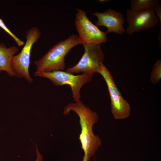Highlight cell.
Returning a JSON list of instances; mask_svg holds the SVG:
<instances>
[{
    "mask_svg": "<svg viewBox=\"0 0 161 161\" xmlns=\"http://www.w3.org/2000/svg\"><path fill=\"white\" fill-rule=\"evenodd\" d=\"M71 111L75 112L79 118L81 130L79 139L84 152L83 157L89 161L102 144L100 138L95 135L93 130L94 125L99 120L98 114L84 104L80 100L78 102L71 103L66 105L64 108L63 113L67 115Z\"/></svg>",
    "mask_w": 161,
    "mask_h": 161,
    "instance_id": "6da1fadb",
    "label": "cell"
},
{
    "mask_svg": "<svg viewBox=\"0 0 161 161\" xmlns=\"http://www.w3.org/2000/svg\"><path fill=\"white\" fill-rule=\"evenodd\" d=\"M79 44L78 35L77 34L72 35L68 38L59 42L39 59L34 62L36 66V71H64L66 55L72 48Z\"/></svg>",
    "mask_w": 161,
    "mask_h": 161,
    "instance_id": "7a4b0ae2",
    "label": "cell"
},
{
    "mask_svg": "<svg viewBox=\"0 0 161 161\" xmlns=\"http://www.w3.org/2000/svg\"><path fill=\"white\" fill-rule=\"evenodd\" d=\"M41 35V32L37 27H32L27 30L25 36L26 41L20 53L13 57L11 61V67L15 76L24 78L30 83L33 81L29 71L31 50L33 44Z\"/></svg>",
    "mask_w": 161,
    "mask_h": 161,
    "instance_id": "3957f363",
    "label": "cell"
},
{
    "mask_svg": "<svg viewBox=\"0 0 161 161\" xmlns=\"http://www.w3.org/2000/svg\"><path fill=\"white\" fill-rule=\"evenodd\" d=\"M34 74L35 76L48 79L55 86L69 85L72 91V97L76 102L80 100V91L81 88L84 84L90 82L93 76V74L88 73L74 75L60 70L49 72L35 71Z\"/></svg>",
    "mask_w": 161,
    "mask_h": 161,
    "instance_id": "277c9868",
    "label": "cell"
},
{
    "mask_svg": "<svg viewBox=\"0 0 161 161\" xmlns=\"http://www.w3.org/2000/svg\"><path fill=\"white\" fill-rule=\"evenodd\" d=\"M104 79L108 87L111 100V111L116 120H123L130 116L131 108L116 86L110 72L103 62H100L97 71Z\"/></svg>",
    "mask_w": 161,
    "mask_h": 161,
    "instance_id": "5b68a950",
    "label": "cell"
},
{
    "mask_svg": "<svg viewBox=\"0 0 161 161\" xmlns=\"http://www.w3.org/2000/svg\"><path fill=\"white\" fill-rule=\"evenodd\" d=\"M75 21L76 28L78 33L80 44H95L100 45L107 41V34L100 30L89 19L84 11L77 9Z\"/></svg>",
    "mask_w": 161,
    "mask_h": 161,
    "instance_id": "8992f818",
    "label": "cell"
},
{
    "mask_svg": "<svg viewBox=\"0 0 161 161\" xmlns=\"http://www.w3.org/2000/svg\"><path fill=\"white\" fill-rule=\"evenodd\" d=\"M84 52L78 62L74 66L68 68L66 72L71 74H93L97 73L100 62L103 61L105 55L100 45L95 44H83Z\"/></svg>",
    "mask_w": 161,
    "mask_h": 161,
    "instance_id": "52a82bcc",
    "label": "cell"
},
{
    "mask_svg": "<svg viewBox=\"0 0 161 161\" xmlns=\"http://www.w3.org/2000/svg\"><path fill=\"white\" fill-rule=\"evenodd\" d=\"M126 18L128 24L126 31L130 35L154 27L160 22L153 10L136 11L127 9Z\"/></svg>",
    "mask_w": 161,
    "mask_h": 161,
    "instance_id": "ba28073f",
    "label": "cell"
},
{
    "mask_svg": "<svg viewBox=\"0 0 161 161\" xmlns=\"http://www.w3.org/2000/svg\"><path fill=\"white\" fill-rule=\"evenodd\" d=\"M92 14L97 18L95 21L97 26H105L107 28V30L105 32L106 34L114 32L122 35L125 33V18L120 12L108 8L103 13L95 12Z\"/></svg>",
    "mask_w": 161,
    "mask_h": 161,
    "instance_id": "9c48e42d",
    "label": "cell"
},
{
    "mask_svg": "<svg viewBox=\"0 0 161 161\" xmlns=\"http://www.w3.org/2000/svg\"><path fill=\"white\" fill-rule=\"evenodd\" d=\"M18 51L17 47L13 46L7 48L3 43H0V73L4 71L10 76H15L11 62L13 57Z\"/></svg>",
    "mask_w": 161,
    "mask_h": 161,
    "instance_id": "30bf717a",
    "label": "cell"
},
{
    "mask_svg": "<svg viewBox=\"0 0 161 161\" xmlns=\"http://www.w3.org/2000/svg\"><path fill=\"white\" fill-rule=\"evenodd\" d=\"M130 2V9L136 11L154 10L160 3L158 0H131Z\"/></svg>",
    "mask_w": 161,
    "mask_h": 161,
    "instance_id": "8fae6325",
    "label": "cell"
},
{
    "mask_svg": "<svg viewBox=\"0 0 161 161\" xmlns=\"http://www.w3.org/2000/svg\"><path fill=\"white\" fill-rule=\"evenodd\" d=\"M161 78V61L158 60L154 65L150 75L151 82L155 84Z\"/></svg>",
    "mask_w": 161,
    "mask_h": 161,
    "instance_id": "7c38bea8",
    "label": "cell"
},
{
    "mask_svg": "<svg viewBox=\"0 0 161 161\" xmlns=\"http://www.w3.org/2000/svg\"><path fill=\"white\" fill-rule=\"evenodd\" d=\"M0 27L9 34L14 39L18 46H21L24 44V42L23 41L17 37L9 29L1 18H0Z\"/></svg>",
    "mask_w": 161,
    "mask_h": 161,
    "instance_id": "4fadbf2b",
    "label": "cell"
},
{
    "mask_svg": "<svg viewBox=\"0 0 161 161\" xmlns=\"http://www.w3.org/2000/svg\"><path fill=\"white\" fill-rule=\"evenodd\" d=\"M154 10L159 19L161 28V5L160 3L156 6Z\"/></svg>",
    "mask_w": 161,
    "mask_h": 161,
    "instance_id": "5bb4252c",
    "label": "cell"
},
{
    "mask_svg": "<svg viewBox=\"0 0 161 161\" xmlns=\"http://www.w3.org/2000/svg\"><path fill=\"white\" fill-rule=\"evenodd\" d=\"M36 146V150L37 154V158L35 161H43V157L39 152V151L38 149L37 146L35 145Z\"/></svg>",
    "mask_w": 161,
    "mask_h": 161,
    "instance_id": "9a60e30c",
    "label": "cell"
},
{
    "mask_svg": "<svg viewBox=\"0 0 161 161\" xmlns=\"http://www.w3.org/2000/svg\"><path fill=\"white\" fill-rule=\"evenodd\" d=\"M82 161H87V160L83 158Z\"/></svg>",
    "mask_w": 161,
    "mask_h": 161,
    "instance_id": "2e32d148",
    "label": "cell"
}]
</instances>
